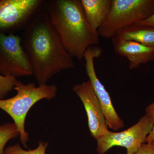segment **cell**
I'll use <instances>...</instances> for the list:
<instances>
[{"mask_svg":"<svg viewBox=\"0 0 154 154\" xmlns=\"http://www.w3.org/2000/svg\"><path fill=\"white\" fill-rule=\"evenodd\" d=\"M81 2L86 20L97 31L108 17L112 0H81Z\"/></svg>","mask_w":154,"mask_h":154,"instance_id":"11","label":"cell"},{"mask_svg":"<svg viewBox=\"0 0 154 154\" xmlns=\"http://www.w3.org/2000/svg\"><path fill=\"white\" fill-rule=\"evenodd\" d=\"M72 90L79 97L85 107L91 136L98 140L106 134L108 131V126L91 81L89 80L75 85Z\"/></svg>","mask_w":154,"mask_h":154,"instance_id":"9","label":"cell"},{"mask_svg":"<svg viewBox=\"0 0 154 154\" xmlns=\"http://www.w3.org/2000/svg\"><path fill=\"white\" fill-rule=\"evenodd\" d=\"M113 49L117 54L127 58L130 69L154 60V48L116 36L111 38Z\"/></svg>","mask_w":154,"mask_h":154,"instance_id":"10","label":"cell"},{"mask_svg":"<svg viewBox=\"0 0 154 154\" xmlns=\"http://www.w3.org/2000/svg\"><path fill=\"white\" fill-rule=\"evenodd\" d=\"M0 75L17 79L33 75L31 65L19 34L0 32Z\"/></svg>","mask_w":154,"mask_h":154,"instance_id":"6","label":"cell"},{"mask_svg":"<svg viewBox=\"0 0 154 154\" xmlns=\"http://www.w3.org/2000/svg\"><path fill=\"white\" fill-rule=\"evenodd\" d=\"M146 115L153 124L152 130L146 139L145 143L151 144L154 141V102L148 105L145 109Z\"/></svg>","mask_w":154,"mask_h":154,"instance_id":"16","label":"cell"},{"mask_svg":"<svg viewBox=\"0 0 154 154\" xmlns=\"http://www.w3.org/2000/svg\"><path fill=\"white\" fill-rule=\"evenodd\" d=\"M138 25H143V26H150L154 27V12L150 17L147 19H144L143 21L136 23Z\"/></svg>","mask_w":154,"mask_h":154,"instance_id":"18","label":"cell"},{"mask_svg":"<svg viewBox=\"0 0 154 154\" xmlns=\"http://www.w3.org/2000/svg\"><path fill=\"white\" fill-rule=\"evenodd\" d=\"M19 136L14 123L7 122L0 125V154H5V147L8 142Z\"/></svg>","mask_w":154,"mask_h":154,"instance_id":"13","label":"cell"},{"mask_svg":"<svg viewBox=\"0 0 154 154\" xmlns=\"http://www.w3.org/2000/svg\"><path fill=\"white\" fill-rule=\"evenodd\" d=\"M154 12V0H112L107 19L98 29L99 36L112 38L119 30L147 19Z\"/></svg>","mask_w":154,"mask_h":154,"instance_id":"4","label":"cell"},{"mask_svg":"<svg viewBox=\"0 0 154 154\" xmlns=\"http://www.w3.org/2000/svg\"><path fill=\"white\" fill-rule=\"evenodd\" d=\"M44 9L67 52L81 60L99 43L98 31L86 20L81 0H45Z\"/></svg>","mask_w":154,"mask_h":154,"instance_id":"2","label":"cell"},{"mask_svg":"<svg viewBox=\"0 0 154 154\" xmlns=\"http://www.w3.org/2000/svg\"><path fill=\"white\" fill-rule=\"evenodd\" d=\"M151 144L154 147V141L153 142H152V143H151Z\"/></svg>","mask_w":154,"mask_h":154,"instance_id":"19","label":"cell"},{"mask_svg":"<svg viewBox=\"0 0 154 154\" xmlns=\"http://www.w3.org/2000/svg\"><path fill=\"white\" fill-rule=\"evenodd\" d=\"M116 36L154 48V27L133 24L119 30Z\"/></svg>","mask_w":154,"mask_h":154,"instance_id":"12","label":"cell"},{"mask_svg":"<svg viewBox=\"0 0 154 154\" xmlns=\"http://www.w3.org/2000/svg\"><path fill=\"white\" fill-rule=\"evenodd\" d=\"M45 0H0V32H21L44 8Z\"/></svg>","mask_w":154,"mask_h":154,"instance_id":"5","label":"cell"},{"mask_svg":"<svg viewBox=\"0 0 154 154\" xmlns=\"http://www.w3.org/2000/svg\"><path fill=\"white\" fill-rule=\"evenodd\" d=\"M17 81L14 77L0 75V99H3L14 89Z\"/></svg>","mask_w":154,"mask_h":154,"instance_id":"15","label":"cell"},{"mask_svg":"<svg viewBox=\"0 0 154 154\" xmlns=\"http://www.w3.org/2000/svg\"><path fill=\"white\" fill-rule=\"evenodd\" d=\"M19 35L38 86L46 85L61 71L75 67L44 8Z\"/></svg>","mask_w":154,"mask_h":154,"instance_id":"1","label":"cell"},{"mask_svg":"<svg viewBox=\"0 0 154 154\" xmlns=\"http://www.w3.org/2000/svg\"><path fill=\"white\" fill-rule=\"evenodd\" d=\"M134 154H154V147L151 144L143 143Z\"/></svg>","mask_w":154,"mask_h":154,"instance_id":"17","label":"cell"},{"mask_svg":"<svg viewBox=\"0 0 154 154\" xmlns=\"http://www.w3.org/2000/svg\"><path fill=\"white\" fill-rule=\"evenodd\" d=\"M102 51L100 47L91 46L88 48L84 57L85 61L86 71L101 105L107 126L114 131H116L124 127V121L113 107L110 94L97 77L94 66V59L99 57Z\"/></svg>","mask_w":154,"mask_h":154,"instance_id":"8","label":"cell"},{"mask_svg":"<svg viewBox=\"0 0 154 154\" xmlns=\"http://www.w3.org/2000/svg\"><path fill=\"white\" fill-rule=\"evenodd\" d=\"M153 126L152 122L145 114L137 123L125 130L119 132L108 130L97 140L96 150L99 154H105L113 147L121 146L126 149V154H134L145 143Z\"/></svg>","mask_w":154,"mask_h":154,"instance_id":"7","label":"cell"},{"mask_svg":"<svg viewBox=\"0 0 154 154\" xmlns=\"http://www.w3.org/2000/svg\"><path fill=\"white\" fill-rule=\"evenodd\" d=\"M48 145V143L40 141L36 148L26 150L22 149L19 143H17L7 147L5 150V154H45Z\"/></svg>","mask_w":154,"mask_h":154,"instance_id":"14","label":"cell"},{"mask_svg":"<svg viewBox=\"0 0 154 154\" xmlns=\"http://www.w3.org/2000/svg\"><path fill=\"white\" fill-rule=\"evenodd\" d=\"M17 94L8 99H0V109L5 111L12 118L19 133L20 141L25 148L29 134L25 130V119L32 106L42 99H54L57 88L54 84L38 86L33 83L23 84L17 80L14 88Z\"/></svg>","mask_w":154,"mask_h":154,"instance_id":"3","label":"cell"}]
</instances>
